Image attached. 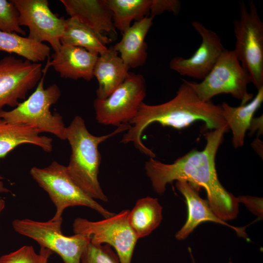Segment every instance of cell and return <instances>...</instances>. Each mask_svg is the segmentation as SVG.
<instances>
[{
	"label": "cell",
	"mask_w": 263,
	"mask_h": 263,
	"mask_svg": "<svg viewBox=\"0 0 263 263\" xmlns=\"http://www.w3.org/2000/svg\"><path fill=\"white\" fill-rule=\"evenodd\" d=\"M0 51L15 54L32 62L38 63L49 57L50 48L28 37L0 31Z\"/></svg>",
	"instance_id": "23"
},
{
	"label": "cell",
	"mask_w": 263,
	"mask_h": 263,
	"mask_svg": "<svg viewBox=\"0 0 263 263\" xmlns=\"http://www.w3.org/2000/svg\"><path fill=\"white\" fill-rule=\"evenodd\" d=\"M36 129L23 124L12 123L0 119V162L18 146L32 144L50 152L53 150L51 137L40 135Z\"/></svg>",
	"instance_id": "19"
},
{
	"label": "cell",
	"mask_w": 263,
	"mask_h": 263,
	"mask_svg": "<svg viewBox=\"0 0 263 263\" xmlns=\"http://www.w3.org/2000/svg\"><path fill=\"white\" fill-rule=\"evenodd\" d=\"M191 24L201 37L200 46L190 57H173L169 66L181 75L203 80L213 68L225 48L215 32L199 21H193Z\"/></svg>",
	"instance_id": "13"
},
{
	"label": "cell",
	"mask_w": 263,
	"mask_h": 263,
	"mask_svg": "<svg viewBox=\"0 0 263 263\" xmlns=\"http://www.w3.org/2000/svg\"><path fill=\"white\" fill-rule=\"evenodd\" d=\"M80 263H120L118 256L108 244H94L90 242L84 249Z\"/></svg>",
	"instance_id": "27"
},
{
	"label": "cell",
	"mask_w": 263,
	"mask_h": 263,
	"mask_svg": "<svg viewBox=\"0 0 263 263\" xmlns=\"http://www.w3.org/2000/svg\"><path fill=\"white\" fill-rule=\"evenodd\" d=\"M248 7L240 2L239 18L233 21V50L258 90L263 87V23L253 1L248 2Z\"/></svg>",
	"instance_id": "5"
},
{
	"label": "cell",
	"mask_w": 263,
	"mask_h": 263,
	"mask_svg": "<svg viewBox=\"0 0 263 263\" xmlns=\"http://www.w3.org/2000/svg\"><path fill=\"white\" fill-rule=\"evenodd\" d=\"M130 210H123L104 220L93 222L76 218L73 224L75 234L89 236L94 244H106L116 251L120 263H131L138 239L128 222Z\"/></svg>",
	"instance_id": "9"
},
{
	"label": "cell",
	"mask_w": 263,
	"mask_h": 263,
	"mask_svg": "<svg viewBox=\"0 0 263 263\" xmlns=\"http://www.w3.org/2000/svg\"><path fill=\"white\" fill-rule=\"evenodd\" d=\"M98 56L80 47L61 44L52 55L49 64L62 78L90 81L94 77V69Z\"/></svg>",
	"instance_id": "14"
},
{
	"label": "cell",
	"mask_w": 263,
	"mask_h": 263,
	"mask_svg": "<svg viewBox=\"0 0 263 263\" xmlns=\"http://www.w3.org/2000/svg\"><path fill=\"white\" fill-rule=\"evenodd\" d=\"M191 258H192V260L193 263H195V262H194V259L193 258V257L192 256H191Z\"/></svg>",
	"instance_id": "34"
},
{
	"label": "cell",
	"mask_w": 263,
	"mask_h": 263,
	"mask_svg": "<svg viewBox=\"0 0 263 263\" xmlns=\"http://www.w3.org/2000/svg\"><path fill=\"white\" fill-rule=\"evenodd\" d=\"M183 81L175 96L170 100L156 105L142 102L136 116L130 122L131 127L124 134L121 142L125 144L132 142L141 152L154 158L155 154L141 140L145 129L154 122L181 129L201 120L210 130L229 128L223 117L221 106L210 101L201 100L188 81Z\"/></svg>",
	"instance_id": "2"
},
{
	"label": "cell",
	"mask_w": 263,
	"mask_h": 263,
	"mask_svg": "<svg viewBox=\"0 0 263 263\" xmlns=\"http://www.w3.org/2000/svg\"><path fill=\"white\" fill-rule=\"evenodd\" d=\"M176 187L186 199L188 214L185 224L175 234L177 240L185 239L199 225L205 222H211L229 226L239 235L245 236L244 229L230 225L220 219L211 209L207 200L201 198L198 190L189 183L184 180H178L176 182Z\"/></svg>",
	"instance_id": "15"
},
{
	"label": "cell",
	"mask_w": 263,
	"mask_h": 263,
	"mask_svg": "<svg viewBox=\"0 0 263 263\" xmlns=\"http://www.w3.org/2000/svg\"><path fill=\"white\" fill-rule=\"evenodd\" d=\"M30 173L39 187L48 194L56 207V211L52 220L61 218L66 208L75 206L90 207L105 218L115 214L85 194L71 178L66 167L57 162L54 161L43 168L33 167Z\"/></svg>",
	"instance_id": "6"
},
{
	"label": "cell",
	"mask_w": 263,
	"mask_h": 263,
	"mask_svg": "<svg viewBox=\"0 0 263 263\" xmlns=\"http://www.w3.org/2000/svg\"><path fill=\"white\" fill-rule=\"evenodd\" d=\"M180 8L181 2L177 0H151L150 13L152 18L165 12H171L177 15Z\"/></svg>",
	"instance_id": "28"
},
{
	"label": "cell",
	"mask_w": 263,
	"mask_h": 263,
	"mask_svg": "<svg viewBox=\"0 0 263 263\" xmlns=\"http://www.w3.org/2000/svg\"><path fill=\"white\" fill-rule=\"evenodd\" d=\"M153 18L148 16L135 21L122 33L121 39L113 47L130 68L141 66L147 60V45L145 39L152 25Z\"/></svg>",
	"instance_id": "17"
},
{
	"label": "cell",
	"mask_w": 263,
	"mask_h": 263,
	"mask_svg": "<svg viewBox=\"0 0 263 263\" xmlns=\"http://www.w3.org/2000/svg\"><path fill=\"white\" fill-rule=\"evenodd\" d=\"M62 223V218L45 222L17 219L12 226L17 233L35 240L40 247L58 254L65 263H80L90 237L83 234L65 236L61 231Z\"/></svg>",
	"instance_id": "8"
},
{
	"label": "cell",
	"mask_w": 263,
	"mask_h": 263,
	"mask_svg": "<svg viewBox=\"0 0 263 263\" xmlns=\"http://www.w3.org/2000/svg\"><path fill=\"white\" fill-rule=\"evenodd\" d=\"M52 253L51 250L40 247L37 254L31 245H24L19 249L0 257V263H42Z\"/></svg>",
	"instance_id": "25"
},
{
	"label": "cell",
	"mask_w": 263,
	"mask_h": 263,
	"mask_svg": "<svg viewBox=\"0 0 263 263\" xmlns=\"http://www.w3.org/2000/svg\"><path fill=\"white\" fill-rule=\"evenodd\" d=\"M49 60L50 57L43 69L42 77L35 91L13 110L0 111V119L12 123L25 125L40 133H50L65 140L66 127L63 118L58 113H52L50 111L51 106L60 97V90L56 84L46 88L44 87L45 75L50 67Z\"/></svg>",
	"instance_id": "4"
},
{
	"label": "cell",
	"mask_w": 263,
	"mask_h": 263,
	"mask_svg": "<svg viewBox=\"0 0 263 263\" xmlns=\"http://www.w3.org/2000/svg\"><path fill=\"white\" fill-rule=\"evenodd\" d=\"M5 200L0 198V215L5 207Z\"/></svg>",
	"instance_id": "32"
},
{
	"label": "cell",
	"mask_w": 263,
	"mask_h": 263,
	"mask_svg": "<svg viewBox=\"0 0 263 263\" xmlns=\"http://www.w3.org/2000/svg\"><path fill=\"white\" fill-rule=\"evenodd\" d=\"M228 263H232V262H231V261H229V262H228Z\"/></svg>",
	"instance_id": "35"
},
{
	"label": "cell",
	"mask_w": 263,
	"mask_h": 263,
	"mask_svg": "<svg viewBox=\"0 0 263 263\" xmlns=\"http://www.w3.org/2000/svg\"><path fill=\"white\" fill-rule=\"evenodd\" d=\"M199 98L204 102L221 94H230L244 105L253 98L248 92L250 76L241 65L234 50L225 49L217 62L199 83L188 81Z\"/></svg>",
	"instance_id": "7"
},
{
	"label": "cell",
	"mask_w": 263,
	"mask_h": 263,
	"mask_svg": "<svg viewBox=\"0 0 263 263\" xmlns=\"http://www.w3.org/2000/svg\"><path fill=\"white\" fill-rule=\"evenodd\" d=\"M251 129L253 132L257 129H259L260 132H263V116L256 119H252L249 129Z\"/></svg>",
	"instance_id": "30"
},
{
	"label": "cell",
	"mask_w": 263,
	"mask_h": 263,
	"mask_svg": "<svg viewBox=\"0 0 263 263\" xmlns=\"http://www.w3.org/2000/svg\"><path fill=\"white\" fill-rule=\"evenodd\" d=\"M143 75L129 72L124 81L106 98L94 102L95 118L105 125L129 124L146 94Z\"/></svg>",
	"instance_id": "10"
},
{
	"label": "cell",
	"mask_w": 263,
	"mask_h": 263,
	"mask_svg": "<svg viewBox=\"0 0 263 263\" xmlns=\"http://www.w3.org/2000/svg\"><path fill=\"white\" fill-rule=\"evenodd\" d=\"M19 13L20 26L29 29L28 38L48 42L54 52L60 48L66 19L53 13L47 0H11Z\"/></svg>",
	"instance_id": "12"
},
{
	"label": "cell",
	"mask_w": 263,
	"mask_h": 263,
	"mask_svg": "<svg viewBox=\"0 0 263 263\" xmlns=\"http://www.w3.org/2000/svg\"><path fill=\"white\" fill-rule=\"evenodd\" d=\"M0 31L25 34L19 24L18 11L11 0H0Z\"/></svg>",
	"instance_id": "26"
},
{
	"label": "cell",
	"mask_w": 263,
	"mask_h": 263,
	"mask_svg": "<svg viewBox=\"0 0 263 263\" xmlns=\"http://www.w3.org/2000/svg\"><path fill=\"white\" fill-rule=\"evenodd\" d=\"M228 130L225 128L207 132L203 150H193L172 164L150 158L145 169L154 190L162 194L167 184L175 180L186 181L197 190L200 187L205 189L211 209L220 219L225 222L236 218L239 213L238 198L221 184L215 167L216 153Z\"/></svg>",
	"instance_id": "1"
},
{
	"label": "cell",
	"mask_w": 263,
	"mask_h": 263,
	"mask_svg": "<svg viewBox=\"0 0 263 263\" xmlns=\"http://www.w3.org/2000/svg\"><path fill=\"white\" fill-rule=\"evenodd\" d=\"M263 101V87L258 90L255 97L248 104L232 107L223 102L221 105L223 117L232 133V144L235 148L243 146L245 132Z\"/></svg>",
	"instance_id": "20"
},
{
	"label": "cell",
	"mask_w": 263,
	"mask_h": 263,
	"mask_svg": "<svg viewBox=\"0 0 263 263\" xmlns=\"http://www.w3.org/2000/svg\"><path fill=\"white\" fill-rule=\"evenodd\" d=\"M128 219L137 238L145 237L160 225L163 219L162 207L156 198H141L130 210Z\"/></svg>",
	"instance_id": "21"
},
{
	"label": "cell",
	"mask_w": 263,
	"mask_h": 263,
	"mask_svg": "<svg viewBox=\"0 0 263 263\" xmlns=\"http://www.w3.org/2000/svg\"><path fill=\"white\" fill-rule=\"evenodd\" d=\"M129 124L118 126L111 133L96 136L87 130L84 120L75 116L66 127L65 138L70 145L71 154L67 172L75 184L88 196L94 199L108 202L98 180L101 157L98 146L110 138L127 131Z\"/></svg>",
	"instance_id": "3"
},
{
	"label": "cell",
	"mask_w": 263,
	"mask_h": 263,
	"mask_svg": "<svg viewBox=\"0 0 263 263\" xmlns=\"http://www.w3.org/2000/svg\"><path fill=\"white\" fill-rule=\"evenodd\" d=\"M237 198L239 203H244L253 213L262 217L263 199L262 198L241 196Z\"/></svg>",
	"instance_id": "29"
},
{
	"label": "cell",
	"mask_w": 263,
	"mask_h": 263,
	"mask_svg": "<svg viewBox=\"0 0 263 263\" xmlns=\"http://www.w3.org/2000/svg\"><path fill=\"white\" fill-rule=\"evenodd\" d=\"M113 14L116 30L124 32L133 20L139 21L148 17L151 0H106Z\"/></svg>",
	"instance_id": "24"
},
{
	"label": "cell",
	"mask_w": 263,
	"mask_h": 263,
	"mask_svg": "<svg viewBox=\"0 0 263 263\" xmlns=\"http://www.w3.org/2000/svg\"><path fill=\"white\" fill-rule=\"evenodd\" d=\"M130 69L113 48L99 55L93 72L98 83L96 98L108 97L124 81Z\"/></svg>",
	"instance_id": "18"
},
{
	"label": "cell",
	"mask_w": 263,
	"mask_h": 263,
	"mask_svg": "<svg viewBox=\"0 0 263 263\" xmlns=\"http://www.w3.org/2000/svg\"><path fill=\"white\" fill-rule=\"evenodd\" d=\"M43 75L42 65L12 56L0 60V111L16 107L38 85Z\"/></svg>",
	"instance_id": "11"
},
{
	"label": "cell",
	"mask_w": 263,
	"mask_h": 263,
	"mask_svg": "<svg viewBox=\"0 0 263 263\" xmlns=\"http://www.w3.org/2000/svg\"><path fill=\"white\" fill-rule=\"evenodd\" d=\"M70 18L93 30L103 38H107L103 33L116 34L113 14L106 0H61Z\"/></svg>",
	"instance_id": "16"
},
{
	"label": "cell",
	"mask_w": 263,
	"mask_h": 263,
	"mask_svg": "<svg viewBox=\"0 0 263 263\" xmlns=\"http://www.w3.org/2000/svg\"><path fill=\"white\" fill-rule=\"evenodd\" d=\"M111 41L108 38L100 37L93 30L75 18L66 19L61 44L80 47L100 55L108 50L106 44Z\"/></svg>",
	"instance_id": "22"
},
{
	"label": "cell",
	"mask_w": 263,
	"mask_h": 263,
	"mask_svg": "<svg viewBox=\"0 0 263 263\" xmlns=\"http://www.w3.org/2000/svg\"><path fill=\"white\" fill-rule=\"evenodd\" d=\"M48 259H49V258H47L45 259L43 261V262H42V263H47V262H48Z\"/></svg>",
	"instance_id": "33"
},
{
	"label": "cell",
	"mask_w": 263,
	"mask_h": 263,
	"mask_svg": "<svg viewBox=\"0 0 263 263\" xmlns=\"http://www.w3.org/2000/svg\"><path fill=\"white\" fill-rule=\"evenodd\" d=\"M3 178L0 176V193H8L10 191V190L4 186L3 182H2Z\"/></svg>",
	"instance_id": "31"
}]
</instances>
